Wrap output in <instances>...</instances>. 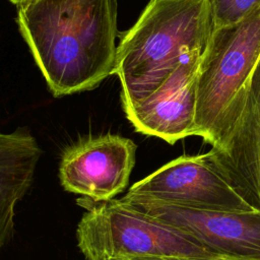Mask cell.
I'll return each mask as SVG.
<instances>
[{
  "mask_svg": "<svg viewBox=\"0 0 260 260\" xmlns=\"http://www.w3.org/2000/svg\"><path fill=\"white\" fill-rule=\"evenodd\" d=\"M117 0H25L17 23L55 96L95 88L116 73Z\"/></svg>",
  "mask_w": 260,
  "mask_h": 260,
  "instance_id": "6da1fadb",
  "label": "cell"
},
{
  "mask_svg": "<svg viewBox=\"0 0 260 260\" xmlns=\"http://www.w3.org/2000/svg\"><path fill=\"white\" fill-rule=\"evenodd\" d=\"M213 30L209 0H150L118 46L124 111L148 96L190 52H204Z\"/></svg>",
  "mask_w": 260,
  "mask_h": 260,
  "instance_id": "7a4b0ae2",
  "label": "cell"
},
{
  "mask_svg": "<svg viewBox=\"0 0 260 260\" xmlns=\"http://www.w3.org/2000/svg\"><path fill=\"white\" fill-rule=\"evenodd\" d=\"M260 60V7L243 20L215 28L201 56L196 136L215 146L238 118Z\"/></svg>",
  "mask_w": 260,
  "mask_h": 260,
  "instance_id": "3957f363",
  "label": "cell"
},
{
  "mask_svg": "<svg viewBox=\"0 0 260 260\" xmlns=\"http://www.w3.org/2000/svg\"><path fill=\"white\" fill-rule=\"evenodd\" d=\"M77 203L86 211L76 230L86 260H127L137 257L218 258L199 242L119 199Z\"/></svg>",
  "mask_w": 260,
  "mask_h": 260,
  "instance_id": "277c9868",
  "label": "cell"
},
{
  "mask_svg": "<svg viewBox=\"0 0 260 260\" xmlns=\"http://www.w3.org/2000/svg\"><path fill=\"white\" fill-rule=\"evenodd\" d=\"M126 196L200 210L254 209L216 170L207 152L171 160L136 182Z\"/></svg>",
  "mask_w": 260,
  "mask_h": 260,
  "instance_id": "5b68a950",
  "label": "cell"
},
{
  "mask_svg": "<svg viewBox=\"0 0 260 260\" xmlns=\"http://www.w3.org/2000/svg\"><path fill=\"white\" fill-rule=\"evenodd\" d=\"M135 209L171 225L228 260H260V211L192 209L123 196Z\"/></svg>",
  "mask_w": 260,
  "mask_h": 260,
  "instance_id": "8992f818",
  "label": "cell"
},
{
  "mask_svg": "<svg viewBox=\"0 0 260 260\" xmlns=\"http://www.w3.org/2000/svg\"><path fill=\"white\" fill-rule=\"evenodd\" d=\"M136 144L106 134L83 139L62 154L59 177L63 188L93 201H107L128 185L135 165Z\"/></svg>",
  "mask_w": 260,
  "mask_h": 260,
  "instance_id": "52a82bcc",
  "label": "cell"
},
{
  "mask_svg": "<svg viewBox=\"0 0 260 260\" xmlns=\"http://www.w3.org/2000/svg\"><path fill=\"white\" fill-rule=\"evenodd\" d=\"M202 54L190 52L148 96L124 111L137 132L170 144L196 136L197 79Z\"/></svg>",
  "mask_w": 260,
  "mask_h": 260,
  "instance_id": "ba28073f",
  "label": "cell"
},
{
  "mask_svg": "<svg viewBox=\"0 0 260 260\" xmlns=\"http://www.w3.org/2000/svg\"><path fill=\"white\" fill-rule=\"evenodd\" d=\"M207 153L232 187L260 211V60L238 118L220 142L211 146Z\"/></svg>",
  "mask_w": 260,
  "mask_h": 260,
  "instance_id": "9c48e42d",
  "label": "cell"
},
{
  "mask_svg": "<svg viewBox=\"0 0 260 260\" xmlns=\"http://www.w3.org/2000/svg\"><path fill=\"white\" fill-rule=\"evenodd\" d=\"M41 154L28 132L0 133V249L13 234L15 206L31 185Z\"/></svg>",
  "mask_w": 260,
  "mask_h": 260,
  "instance_id": "30bf717a",
  "label": "cell"
},
{
  "mask_svg": "<svg viewBox=\"0 0 260 260\" xmlns=\"http://www.w3.org/2000/svg\"><path fill=\"white\" fill-rule=\"evenodd\" d=\"M214 29L235 24L260 7V0H209Z\"/></svg>",
  "mask_w": 260,
  "mask_h": 260,
  "instance_id": "8fae6325",
  "label": "cell"
},
{
  "mask_svg": "<svg viewBox=\"0 0 260 260\" xmlns=\"http://www.w3.org/2000/svg\"><path fill=\"white\" fill-rule=\"evenodd\" d=\"M170 260H228L223 258H205V257H168Z\"/></svg>",
  "mask_w": 260,
  "mask_h": 260,
  "instance_id": "7c38bea8",
  "label": "cell"
},
{
  "mask_svg": "<svg viewBox=\"0 0 260 260\" xmlns=\"http://www.w3.org/2000/svg\"><path fill=\"white\" fill-rule=\"evenodd\" d=\"M127 260H170L168 257H137Z\"/></svg>",
  "mask_w": 260,
  "mask_h": 260,
  "instance_id": "4fadbf2b",
  "label": "cell"
},
{
  "mask_svg": "<svg viewBox=\"0 0 260 260\" xmlns=\"http://www.w3.org/2000/svg\"><path fill=\"white\" fill-rule=\"evenodd\" d=\"M22 1H25V0H10V2H12L13 4H19L20 2H22Z\"/></svg>",
  "mask_w": 260,
  "mask_h": 260,
  "instance_id": "5bb4252c",
  "label": "cell"
}]
</instances>
